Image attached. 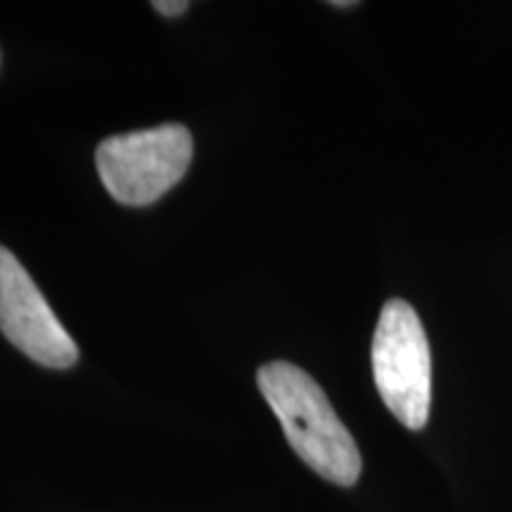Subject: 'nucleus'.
Wrapping results in <instances>:
<instances>
[{"instance_id": "nucleus-1", "label": "nucleus", "mask_w": 512, "mask_h": 512, "mask_svg": "<svg viewBox=\"0 0 512 512\" xmlns=\"http://www.w3.org/2000/svg\"><path fill=\"white\" fill-rule=\"evenodd\" d=\"M256 384L283 425L292 451L328 482L354 486L363 470L361 453L320 384L287 361L259 368Z\"/></svg>"}, {"instance_id": "nucleus-2", "label": "nucleus", "mask_w": 512, "mask_h": 512, "mask_svg": "<svg viewBox=\"0 0 512 512\" xmlns=\"http://www.w3.org/2000/svg\"><path fill=\"white\" fill-rule=\"evenodd\" d=\"M373 377L384 406L408 430L430 420L432 354L420 316L403 299L382 306L373 337Z\"/></svg>"}, {"instance_id": "nucleus-3", "label": "nucleus", "mask_w": 512, "mask_h": 512, "mask_svg": "<svg viewBox=\"0 0 512 512\" xmlns=\"http://www.w3.org/2000/svg\"><path fill=\"white\" fill-rule=\"evenodd\" d=\"M192 162V136L181 124L105 138L95 150V166L105 190L126 207L157 202L183 181Z\"/></svg>"}, {"instance_id": "nucleus-4", "label": "nucleus", "mask_w": 512, "mask_h": 512, "mask_svg": "<svg viewBox=\"0 0 512 512\" xmlns=\"http://www.w3.org/2000/svg\"><path fill=\"white\" fill-rule=\"evenodd\" d=\"M0 332L38 366L64 370L79 361V347L50 309L27 268L0 245Z\"/></svg>"}, {"instance_id": "nucleus-5", "label": "nucleus", "mask_w": 512, "mask_h": 512, "mask_svg": "<svg viewBox=\"0 0 512 512\" xmlns=\"http://www.w3.org/2000/svg\"><path fill=\"white\" fill-rule=\"evenodd\" d=\"M152 8H155L159 15H164V17H178L190 8V3H185V0H155V3H152Z\"/></svg>"}, {"instance_id": "nucleus-6", "label": "nucleus", "mask_w": 512, "mask_h": 512, "mask_svg": "<svg viewBox=\"0 0 512 512\" xmlns=\"http://www.w3.org/2000/svg\"><path fill=\"white\" fill-rule=\"evenodd\" d=\"M332 5H335V8H354L356 3H351V0H335Z\"/></svg>"}]
</instances>
